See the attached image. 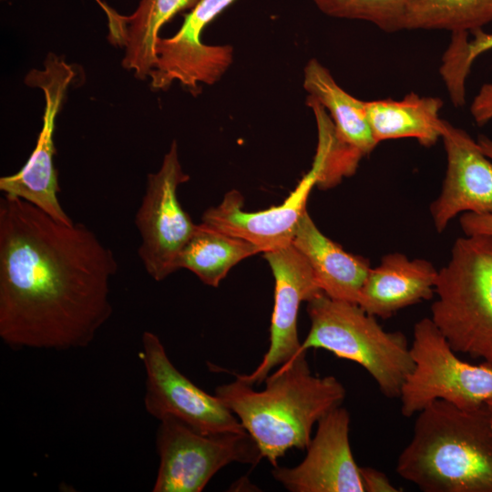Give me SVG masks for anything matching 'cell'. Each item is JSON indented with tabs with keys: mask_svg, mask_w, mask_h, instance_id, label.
Wrapping results in <instances>:
<instances>
[{
	"mask_svg": "<svg viewBox=\"0 0 492 492\" xmlns=\"http://www.w3.org/2000/svg\"><path fill=\"white\" fill-rule=\"evenodd\" d=\"M350 415L341 405L317 423L303 460L273 466L272 476L290 492H364L349 440Z\"/></svg>",
	"mask_w": 492,
	"mask_h": 492,
	"instance_id": "5bb4252c",
	"label": "cell"
},
{
	"mask_svg": "<svg viewBox=\"0 0 492 492\" xmlns=\"http://www.w3.org/2000/svg\"><path fill=\"white\" fill-rule=\"evenodd\" d=\"M263 256L275 281L270 345L251 373L234 374L251 385L261 384L274 368L301 354L297 326L300 305L323 292L307 260L292 244L265 251Z\"/></svg>",
	"mask_w": 492,
	"mask_h": 492,
	"instance_id": "4fadbf2b",
	"label": "cell"
},
{
	"mask_svg": "<svg viewBox=\"0 0 492 492\" xmlns=\"http://www.w3.org/2000/svg\"><path fill=\"white\" fill-rule=\"evenodd\" d=\"M447 169L438 198L430 206L437 232L461 212L492 214V160L467 132L443 121Z\"/></svg>",
	"mask_w": 492,
	"mask_h": 492,
	"instance_id": "9a60e30c",
	"label": "cell"
},
{
	"mask_svg": "<svg viewBox=\"0 0 492 492\" xmlns=\"http://www.w3.org/2000/svg\"><path fill=\"white\" fill-rule=\"evenodd\" d=\"M262 253L253 243L197 224L177 260V270L187 269L204 284L218 287L229 271L243 259Z\"/></svg>",
	"mask_w": 492,
	"mask_h": 492,
	"instance_id": "44dd1931",
	"label": "cell"
},
{
	"mask_svg": "<svg viewBox=\"0 0 492 492\" xmlns=\"http://www.w3.org/2000/svg\"><path fill=\"white\" fill-rule=\"evenodd\" d=\"M364 492H397L399 489L389 480L388 477L370 466H360Z\"/></svg>",
	"mask_w": 492,
	"mask_h": 492,
	"instance_id": "4316f807",
	"label": "cell"
},
{
	"mask_svg": "<svg viewBox=\"0 0 492 492\" xmlns=\"http://www.w3.org/2000/svg\"><path fill=\"white\" fill-rule=\"evenodd\" d=\"M292 244L307 260L324 294L335 300L358 302L371 269L367 259L346 252L323 234L307 210L299 220Z\"/></svg>",
	"mask_w": 492,
	"mask_h": 492,
	"instance_id": "e0dca14e",
	"label": "cell"
},
{
	"mask_svg": "<svg viewBox=\"0 0 492 492\" xmlns=\"http://www.w3.org/2000/svg\"><path fill=\"white\" fill-rule=\"evenodd\" d=\"M486 405L492 410V396L487 400Z\"/></svg>",
	"mask_w": 492,
	"mask_h": 492,
	"instance_id": "f546056e",
	"label": "cell"
},
{
	"mask_svg": "<svg viewBox=\"0 0 492 492\" xmlns=\"http://www.w3.org/2000/svg\"><path fill=\"white\" fill-rule=\"evenodd\" d=\"M74 77L71 66L52 54L47 56L42 70L32 69L26 75V84L41 88L45 95L43 127L36 145L23 168L15 174L0 179V190L4 194L26 200L65 224L74 221L57 198L60 188L54 165V132L56 116Z\"/></svg>",
	"mask_w": 492,
	"mask_h": 492,
	"instance_id": "30bf717a",
	"label": "cell"
},
{
	"mask_svg": "<svg viewBox=\"0 0 492 492\" xmlns=\"http://www.w3.org/2000/svg\"><path fill=\"white\" fill-rule=\"evenodd\" d=\"M113 251L83 223L0 199V337L15 348L90 344L112 314Z\"/></svg>",
	"mask_w": 492,
	"mask_h": 492,
	"instance_id": "6da1fadb",
	"label": "cell"
},
{
	"mask_svg": "<svg viewBox=\"0 0 492 492\" xmlns=\"http://www.w3.org/2000/svg\"><path fill=\"white\" fill-rule=\"evenodd\" d=\"M302 86L307 97L330 113L339 148L359 161L374 150L378 143L368 121L365 101L343 89L315 58L310 59L304 67Z\"/></svg>",
	"mask_w": 492,
	"mask_h": 492,
	"instance_id": "ac0fdd59",
	"label": "cell"
},
{
	"mask_svg": "<svg viewBox=\"0 0 492 492\" xmlns=\"http://www.w3.org/2000/svg\"><path fill=\"white\" fill-rule=\"evenodd\" d=\"M452 33V41L443 56L440 73L454 102L466 97V80L475 60L492 49V33L483 28L470 32Z\"/></svg>",
	"mask_w": 492,
	"mask_h": 492,
	"instance_id": "cb8c5ba5",
	"label": "cell"
},
{
	"mask_svg": "<svg viewBox=\"0 0 492 492\" xmlns=\"http://www.w3.org/2000/svg\"><path fill=\"white\" fill-rule=\"evenodd\" d=\"M141 359L146 371L144 405L161 420L174 417L202 434L246 432L238 417L215 395L182 374L169 360L155 333L142 334Z\"/></svg>",
	"mask_w": 492,
	"mask_h": 492,
	"instance_id": "8fae6325",
	"label": "cell"
},
{
	"mask_svg": "<svg viewBox=\"0 0 492 492\" xmlns=\"http://www.w3.org/2000/svg\"><path fill=\"white\" fill-rule=\"evenodd\" d=\"M410 351L414 366L398 397L404 416L436 400L475 408L492 396V366L461 360L431 318L415 324Z\"/></svg>",
	"mask_w": 492,
	"mask_h": 492,
	"instance_id": "8992f818",
	"label": "cell"
},
{
	"mask_svg": "<svg viewBox=\"0 0 492 492\" xmlns=\"http://www.w3.org/2000/svg\"><path fill=\"white\" fill-rule=\"evenodd\" d=\"M159 421L154 492H200L226 466L234 462L256 466L263 458L247 432L207 435L174 417Z\"/></svg>",
	"mask_w": 492,
	"mask_h": 492,
	"instance_id": "52a82bcc",
	"label": "cell"
},
{
	"mask_svg": "<svg viewBox=\"0 0 492 492\" xmlns=\"http://www.w3.org/2000/svg\"><path fill=\"white\" fill-rule=\"evenodd\" d=\"M438 270L424 259H409L400 252L384 255L371 268L357 304L367 313L384 319L435 295Z\"/></svg>",
	"mask_w": 492,
	"mask_h": 492,
	"instance_id": "2e32d148",
	"label": "cell"
},
{
	"mask_svg": "<svg viewBox=\"0 0 492 492\" xmlns=\"http://www.w3.org/2000/svg\"><path fill=\"white\" fill-rule=\"evenodd\" d=\"M311 326L299 353L323 349L361 365L382 394L399 397L412 371L410 345L402 332H387L359 304L321 292L307 302Z\"/></svg>",
	"mask_w": 492,
	"mask_h": 492,
	"instance_id": "5b68a950",
	"label": "cell"
},
{
	"mask_svg": "<svg viewBox=\"0 0 492 492\" xmlns=\"http://www.w3.org/2000/svg\"><path fill=\"white\" fill-rule=\"evenodd\" d=\"M235 1L200 0L184 15L180 29L173 36H159L155 44L157 62L149 74L153 88L166 90L177 80L196 95L200 83L213 85L221 78L233 61V47L206 45L201 34Z\"/></svg>",
	"mask_w": 492,
	"mask_h": 492,
	"instance_id": "7c38bea8",
	"label": "cell"
},
{
	"mask_svg": "<svg viewBox=\"0 0 492 492\" xmlns=\"http://www.w3.org/2000/svg\"><path fill=\"white\" fill-rule=\"evenodd\" d=\"M470 113L478 126L492 119V83L484 84L474 97Z\"/></svg>",
	"mask_w": 492,
	"mask_h": 492,
	"instance_id": "d4e9b609",
	"label": "cell"
},
{
	"mask_svg": "<svg viewBox=\"0 0 492 492\" xmlns=\"http://www.w3.org/2000/svg\"><path fill=\"white\" fill-rule=\"evenodd\" d=\"M189 179L174 140L159 169L148 174L146 191L135 215L141 241L138 254L148 274L157 282L177 271L179 255L197 226L178 199L179 186Z\"/></svg>",
	"mask_w": 492,
	"mask_h": 492,
	"instance_id": "ba28073f",
	"label": "cell"
},
{
	"mask_svg": "<svg viewBox=\"0 0 492 492\" xmlns=\"http://www.w3.org/2000/svg\"><path fill=\"white\" fill-rule=\"evenodd\" d=\"M415 0H313L325 15L362 20L386 33L405 29L407 11Z\"/></svg>",
	"mask_w": 492,
	"mask_h": 492,
	"instance_id": "603a6c76",
	"label": "cell"
},
{
	"mask_svg": "<svg viewBox=\"0 0 492 492\" xmlns=\"http://www.w3.org/2000/svg\"><path fill=\"white\" fill-rule=\"evenodd\" d=\"M459 221L466 236L492 235V214L490 213L465 212Z\"/></svg>",
	"mask_w": 492,
	"mask_h": 492,
	"instance_id": "484cf974",
	"label": "cell"
},
{
	"mask_svg": "<svg viewBox=\"0 0 492 492\" xmlns=\"http://www.w3.org/2000/svg\"><path fill=\"white\" fill-rule=\"evenodd\" d=\"M396 472L425 492H492V410L431 403L418 413Z\"/></svg>",
	"mask_w": 492,
	"mask_h": 492,
	"instance_id": "3957f363",
	"label": "cell"
},
{
	"mask_svg": "<svg viewBox=\"0 0 492 492\" xmlns=\"http://www.w3.org/2000/svg\"><path fill=\"white\" fill-rule=\"evenodd\" d=\"M317 128L318 145L312 169L282 204L245 211L242 195L231 190L218 206L204 211L201 222L253 243L262 253L292 244L299 220L306 211L308 196L315 185H320L325 171L333 128L326 119L318 120Z\"/></svg>",
	"mask_w": 492,
	"mask_h": 492,
	"instance_id": "9c48e42d",
	"label": "cell"
},
{
	"mask_svg": "<svg viewBox=\"0 0 492 492\" xmlns=\"http://www.w3.org/2000/svg\"><path fill=\"white\" fill-rule=\"evenodd\" d=\"M200 0H141L128 16L114 10L107 14L110 39L125 49L122 66L139 79L149 77L157 56L155 44L161 26L182 10L192 9Z\"/></svg>",
	"mask_w": 492,
	"mask_h": 492,
	"instance_id": "d6986e66",
	"label": "cell"
},
{
	"mask_svg": "<svg viewBox=\"0 0 492 492\" xmlns=\"http://www.w3.org/2000/svg\"><path fill=\"white\" fill-rule=\"evenodd\" d=\"M435 295L430 318L454 351L492 366V235L456 239Z\"/></svg>",
	"mask_w": 492,
	"mask_h": 492,
	"instance_id": "277c9868",
	"label": "cell"
},
{
	"mask_svg": "<svg viewBox=\"0 0 492 492\" xmlns=\"http://www.w3.org/2000/svg\"><path fill=\"white\" fill-rule=\"evenodd\" d=\"M96 1L103 8L105 12H108L109 10L107 5H104L100 0H96Z\"/></svg>",
	"mask_w": 492,
	"mask_h": 492,
	"instance_id": "f1b7e54d",
	"label": "cell"
},
{
	"mask_svg": "<svg viewBox=\"0 0 492 492\" xmlns=\"http://www.w3.org/2000/svg\"><path fill=\"white\" fill-rule=\"evenodd\" d=\"M439 97L414 92L401 100L391 98L365 101L368 121L377 143L387 139L413 138L425 147L441 138L443 119Z\"/></svg>",
	"mask_w": 492,
	"mask_h": 492,
	"instance_id": "ffe728a7",
	"label": "cell"
},
{
	"mask_svg": "<svg viewBox=\"0 0 492 492\" xmlns=\"http://www.w3.org/2000/svg\"><path fill=\"white\" fill-rule=\"evenodd\" d=\"M477 141L484 154L492 160V139L480 135Z\"/></svg>",
	"mask_w": 492,
	"mask_h": 492,
	"instance_id": "83f0119b",
	"label": "cell"
},
{
	"mask_svg": "<svg viewBox=\"0 0 492 492\" xmlns=\"http://www.w3.org/2000/svg\"><path fill=\"white\" fill-rule=\"evenodd\" d=\"M302 352L277 367L265 387L236 379L215 388L214 395L240 420L272 466L292 449H306L313 426L342 405L346 391L333 375L313 374Z\"/></svg>",
	"mask_w": 492,
	"mask_h": 492,
	"instance_id": "7a4b0ae2",
	"label": "cell"
},
{
	"mask_svg": "<svg viewBox=\"0 0 492 492\" xmlns=\"http://www.w3.org/2000/svg\"><path fill=\"white\" fill-rule=\"evenodd\" d=\"M492 22V0H415L405 29L472 32Z\"/></svg>",
	"mask_w": 492,
	"mask_h": 492,
	"instance_id": "7402d4cb",
	"label": "cell"
}]
</instances>
